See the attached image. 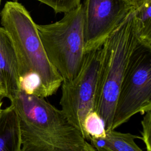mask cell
Instances as JSON below:
<instances>
[{"label":"cell","instance_id":"6da1fadb","mask_svg":"<svg viewBox=\"0 0 151 151\" xmlns=\"http://www.w3.org/2000/svg\"><path fill=\"white\" fill-rule=\"evenodd\" d=\"M10 102L19 119L21 151H97L61 110L44 98L20 90Z\"/></svg>","mask_w":151,"mask_h":151},{"label":"cell","instance_id":"7a4b0ae2","mask_svg":"<svg viewBox=\"0 0 151 151\" xmlns=\"http://www.w3.org/2000/svg\"><path fill=\"white\" fill-rule=\"evenodd\" d=\"M1 24L9 35L15 51L19 77L38 75L44 97L55 94L63 78L48 60L40 38L37 24L26 8L18 2H6L0 14Z\"/></svg>","mask_w":151,"mask_h":151},{"label":"cell","instance_id":"3957f363","mask_svg":"<svg viewBox=\"0 0 151 151\" xmlns=\"http://www.w3.org/2000/svg\"><path fill=\"white\" fill-rule=\"evenodd\" d=\"M134 9L101 47L94 111L103 120L106 130H111L120 87L131 56L139 44L134 27Z\"/></svg>","mask_w":151,"mask_h":151},{"label":"cell","instance_id":"277c9868","mask_svg":"<svg viewBox=\"0 0 151 151\" xmlns=\"http://www.w3.org/2000/svg\"><path fill=\"white\" fill-rule=\"evenodd\" d=\"M37 27L50 62L63 78V82L73 80L78 73L84 52L83 6L64 13L60 21Z\"/></svg>","mask_w":151,"mask_h":151},{"label":"cell","instance_id":"5b68a950","mask_svg":"<svg viewBox=\"0 0 151 151\" xmlns=\"http://www.w3.org/2000/svg\"><path fill=\"white\" fill-rule=\"evenodd\" d=\"M151 110V48L139 43L133 51L120 87L111 130L137 113Z\"/></svg>","mask_w":151,"mask_h":151},{"label":"cell","instance_id":"8992f818","mask_svg":"<svg viewBox=\"0 0 151 151\" xmlns=\"http://www.w3.org/2000/svg\"><path fill=\"white\" fill-rule=\"evenodd\" d=\"M101 56V47L85 53L77 75L61 86V110L84 137L83 123L87 114L94 110Z\"/></svg>","mask_w":151,"mask_h":151},{"label":"cell","instance_id":"52a82bcc","mask_svg":"<svg viewBox=\"0 0 151 151\" xmlns=\"http://www.w3.org/2000/svg\"><path fill=\"white\" fill-rule=\"evenodd\" d=\"M136 5L129 0H86L83 4L84 52L101 47Z\"/></svg>","mask_w":151,"mask_h":151},{"label":"cell","instance_id":"ba28073f","mask_svg":"<svg viewBox=\"0 0 151 151\" xmlns=\"http://www.w3.org/2000/svg\"><path fill=\"white\" fill-rule=\"evenodd\" d=\"M0 84L5 97L14 100L20 91L15 51L11 39L0 27Z\"/></svg>","mask_w":151,"mask_h":151},{"label":"cell","instance_id":"9c48e42d","mask_svg":"<svg viewBox=\"0 0 151 151\" xmlns=\"http://www.w3.org/2000/svg\"><path fill=\"white\" fill-rule=\"evenodd\" d=\"M0 151H21L19 122L12 104L0 113Z\"/></svg>","mask_w":151,"mask_h":151},{"label":"cell","instance_id":"30bf717a","mask_svg":"<svg viewBox=\"0 0 151 151\" xmlns=\"http://www.w3.org/2000/svg\"><path fill=\"white\" fill-rule=\"evenodd\" d=\"M136 139L140 137L130 133L108 130L105 136L90 138L89 141L97 151H143L136 143Z\"/></svg>","mask_w":151,"mask_h":151},{"label":"cell","instance_id":"8fae6325","mask_svg":"<svg viewBox=\"0 0 151 151\" xmlns=\"http://www.w3.org/2000/svg\"><path fill=\"white\" fill-rule=\"evenodd\" d=\"M133 21L139 43L151 48V0H141L136 3Z\"/></svg>","mask_w":151,"mask_h":151},{"label":"cell","instance_id":"7c38bea8","mask_svg":"<svg viewBox=\"0 0 151 151\" xmlns=\"http://www.w3.org/2000/svg\"><path fill=\"white\" fill-rule=\"evenodd\" d=\"M83 129L85 137L89 141L90 138H100L105 136L106 129L104 122L95 111L88 113L84 119Z\"/></svg>","mask_w":151,"mask_h":151},{"label":"cell","instance_id":"4fadbf2b","mask_svg":"<svg viewBox=\"0 0 151 151\" xmlns=\"http://www.w3.org/2000/svg\"><path fill=\"white\" fill-rule=\"evenodd\" d=\"M18 2L19 0H12ZM47 5L53 9L55 13H65L77 7L80 4V0H37Z\"/></svg>","mask_w":151,"mask_h":151},{"label":"cell","instance_id":"5bb4252c","mask_svg":"<svg viewBox=\"0 0 151 151\" xmlns=\"http://www.w3.org/2000/svg\"><path fill=\"white\" fill-rule=\"evenodd\" d=\"M141 121L140 139L144 143L146 151H151V110L145 113Z\"/></svg>","mask_w":151,"mask_h":151},{"label":"cell","instance_id":"9a60e30c","mask_svg":"<svg viewBox=\"0 0 151 151\" xmlns=\"http://www.w3.org/2000/svg\"><path fill=\"white\" fill-rule=\"evenodd\" d=\"M0 96L4 98L5 97V94H4V91L1 87V86L0 84Z\"/></svg>","mask_w":151,"mask_h":151},{"label":"cell","instance_id":"2e32d148","mask_svg":"<svg viewBox=\"0 0 151 151\" xmlns=\"http://www.w3.org/2000/svg\"><path fill=\"white\" fill-rule=\"evenodd\" d=\"M2 99H3V97L0 96V113H1V110H2V106L3 104V101L2 100Z\"/></svg>","mask_w":151,"mask_h":151},{"label":"cell","instance_id":"e0dca14e","mask_svg":"<svg viewBox=\"0 0 151 151\" xmlns=\"http://www.w3.org/2000/svg\"><path fill=\"white\" fill-rule=\"evenodd\" d=\"M129 1H131L132 2H133V3H137V2H139V1H140L141 0H129Z\"/></svg>","mask_w":151,"mask_h":151},{"label":"cell","instance_id":"ac0fdd59","mask_svg":"<svg viewBox=\"0 0 151 151\" xmlns=\"http://www.w3.org/2000/svg\"><path fill=\"white\" fill-rule=\"evenodd\" d=\"M1 1L2 0H0V6H1Z\"/></svg>","mask_w":151,"mask_h":151}]
</instances>
